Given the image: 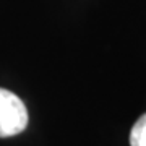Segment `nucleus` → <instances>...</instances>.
I'll return each instance as SVG.
<instances>
[{
  "instance_id": "obj_1",
  "label": "nucleus",
  "mask_w": 146,
  "mask_h": 146,
  "mask_svg": "<svg viewBox=\"0 0 146 146\" xmlns=\"http://www.w3.org/2000/svg\"><path fill=\"white\" fill-rule=\"evenodd\" d=\"M28 127L25 102L8 89L0 88V138L20 135Z\"/></svg>"
},
{
  "instance_id": "obj_2",
  "label": "nucleus",
  "mask_w": 146,
  "mask_h": 146,
  "mask_svg": "<svg viewBox=\"0 0 146 146\" xmlns=\"http://www.w3.org/2000/svg\"><path fill=\"white\" fill-rule=\"evenodd\" d=\"M130 146H146V114L141 115L131 127Z\"/></svg>"
}]
</instances>
